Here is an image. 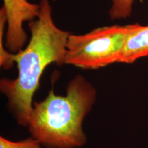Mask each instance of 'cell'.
<instances>
[{"label": "cell", "mask_w": 148, "mask_h": 148, "mask_svg": "<svg viewBox=\"0 0 148 148\" xmlns=\"http://www.w3.org/2000/svg\"><path fill=\"white\" fill-rule=\"evenodd\" d=\"M36 19L29 21L30 40L13 59L18 75L2 78L0 90L8 100V110L22 127H27L33 106V96L40 85L45 68L51 63L65 64L66 43L71 33L56 26L49 0H41Z\"/></svg>", "instance_id": "obj_1"}, {"label": "cell", "mask_w": 148, "mask_h": 148, "mask_svg": "<svg viewBox=\"0 0 148 148\" xmlns=\"http://www.w3.org/2000/svg\"><path fill=\"white\" fill-rule=\"evenodd\" d=\"M96 97V88L81 75L69 81L65 95H56L51 88L43 100L33 102L27 127L31 137L45 148L84 146L87 137L82 123Z\"/></svg>", "instance_id": "obj_2"}, {"label": "cell", "mask_w": 148, "mask_h": 148, "mask_svg": "<svg viewBox=\"0 0 148 148\" xmlns=\"http://www.w3.org/2000/svg\"><path fill=\"white\" fill-rule=\"evenodd\" d=\"M139 24L111 25L84 34H70L66 43L65 64L84 69H97L119 62L128 34Z\"/></svg>", "instance_id": "obj_3"}, {"label": "cell", "mask_w": 148, "mask_h": 148, "mask_svg": "<svg viewBox=\"0 0 148 148\" xmlns=\"http://www.w3.org/2000/svg\"><path fill=\"white\" fill-rule=\"evenodd\" d=\"M8 29L5 46L10 53H16L23 49L27 36L23 29V21H31L38 17L40 5L27 0H3Z\"/></svg>", "instance_id": "obj_4"}, {"label": "cell", "mask_w": 148, "mask_h": 148, "mask_svg": "<svg viewBox=\"0 0 148 148\" xmlns=\"http://www.w3.org/2000/svg\"><path fill=\"white\" fill-rule=\"evenodd\" d=\"M148 56V25H140L130 32L122 49L119 62L132 63Z\"/></svg>", "instance_id": "obj_5"}, {"label": "cell", "mask_w": 148, "mask_h": 148, "mask_svg": "<svg viewBox=\"0 0 148 148\" xmlns=\"http://www.w3.org/2000/svg\"><path fill=\"white\" fill-rule=\"evenodd\" d=\"M112 4L109 10L111 19L125 18L130 16L134 0H110Z\"/></svg>", "instance_id": "obj_6"}, {"label": "cell", "mask_w": 148, "mask_h": 148, "mask_svg": "<svg viewBox=\"0 0 148 148\" xmlns=\"http://www.w3.org/2000/svg\"><path fill=\"white\" fill-rule=\"evenodd\" d=\"M42 146L35 138L30 137L18 141L0 136V148H42Z\"/></svg>", "instance_id": "obj_7"}]
</instances>
